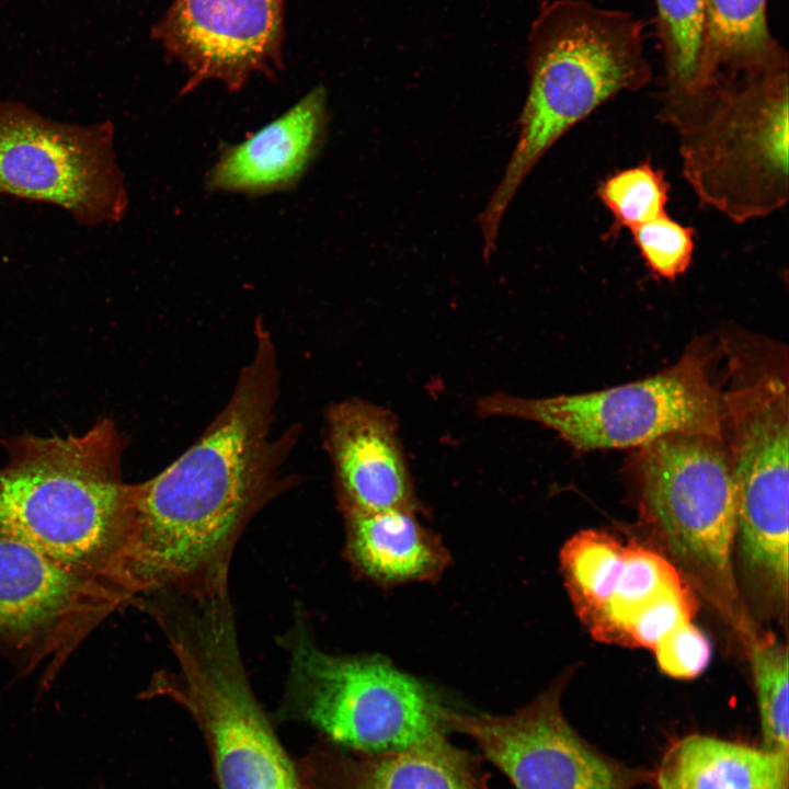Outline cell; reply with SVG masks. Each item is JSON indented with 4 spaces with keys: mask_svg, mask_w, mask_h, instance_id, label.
Returning <instances> with one entry per match:
<instances>
[{
    "mask_svg": "<svg viewBox=\"0 0 789 789\" xmlns=\"http://www.w3.org/2000/svg\"><path fill=\"white\" fill-rule=\"evenodd\" d=\"M281 369L259 318L254 348L230 398L199 437L155 477L136 483L140 598L228 593L231 558L253 517L288 489L283 468L299 425L274 434Z\"/></svg>",
    "mask_w": 789,
    "mask_h": 789,
    "instance_id": "obj_1",
    "label": "cell"
},
{
    "mask_svg": "<svg viewBox=\"0 0 789 789\" xmlns=\"http://www.w3.org/2000/svg\"><path fill=\"white\" fill-rule=\"evenodd\" d=\"M0 446V535L136 605V483L124 480L126 444L116 423L100 416L81 434L25 432Z\"/></svg>",
    "mask_w": 789,
    "mask_h": 789,
    "instance_id": "obj_2",
    "label": "cell"
},
{
    "mask_svg": "<svg viewBox=\"0 0 789 789\" xmlns=\"http://www.w3.org/2000/svg\"><path fill=\"white\" fill-rule=\"evenodd\" d=\"M137 607L158 624L175 662L153 676L148 693L191 716L218 788L305 789L250 685L229 594L190 598L157 592Z\"/></svg>",
    "mask_w": 789,
    "mask_h": 789,
    "instance_id": "obj_3",
    "label": "cell"
},
{
    "mask_svg": "<svg viewBox=\"0 0 789 789\" xmlns=\"http://www.w3.org/2000/svg\"><path fill=\"white\" fill-rule=\"evenodd\" d=\"M644 28L630 12L584 0H559L544 10L534 32L517 144L480 216L484 256L492 254L502 217L539 159L604 103L651 82Z\"/></svg>",
    "mask_w": 789,
    "mask_h": 789,
    "instance_id": "obj_4",
    "label": "cell"
},
{
    "mask_svg": "<svg viewBox=\"0 0 789 789\" xmlns=\"http://www.w3.org/2000/svg\"><path fill=\"white\" fill-rule=\"evenodd\" d=\"M789 66L721 80L660 108L700 203L742 224L789 198Z\"/></svg>",
    "mask_w": 789,
    "mask_h": 789,
    "instance_id": "obj_5",
    "label": "cell"
},
{
    "mask_svg": "<svg viewBox=\"0 0 789 789\" xmlns=\"http://www.w3.org/2000/svg\"><path fill=\"white\" fill-rule=\"evenodd\" d=\"M281 644L288 673L279 712L339 747L365 753L450 751L453 709L430 684L377 654L322 650L297 607Z\"/></svg>",
    "mask_w": 789,
    "mask_h": 789,
    "instance_id": "obj_6",
    "label": "cell"
},
{
    "mask_svg": "<svg viewBox=\"0 0 789 789\" xmlns=\"http://www.w3.org/2000/svg\"><path fill=\"white\" fill-rule=\"evenodd\" d=\"M722 387L723 439L745 564L769 584L788 580V355L758 335L729 332Z\"/></svg>",
    "mask_w": 789,
    "mask_h": 789,
    "instance_id": "obj_7",
    "label": "cell"
},
{
    "mask_svg": "<svg viewBox=\"0 0 789 789\" xmlns=\"http://www.w3.org/2000/svg\"><path fill=\"white\" fill-rule=\"evenodd\" d=\"M626 465L640 512L676 569L746 640L754 630L734 576L736 496L724 439L668 435L634 449Z\"/></svg>",
    "mask_w": 789,
    "mask_h": 789,
    "instance_id": "obj_8",
    "label": "cell"
},
{
    "mask_svg": "<svg viewBox=\"0 0 789 789\" xmlns=\"http://www.w3.org/2000/svg\"><path fill=\"white\" fill-rule=\"evenodd\" d=\"M714 350L691 343L672 366L624 385L576 395L482 397V418H512L557 433L576 453L638 449L673 434L723 439L722 386L713 376Z\"/></svg>",
    "mask_w": 789,
    "mask_h": 789,
    "instance_id": "obj_9",
    "label": "cell"
},
{
    "mask_svg": "<svg viewBox=\"0 0 789 789\" xmlns=\"http://www.w3.org/2000/svg\"><path fill=\"white\" fill-rule=\"evenodd\" d=\"M0 193L48 203L80 225L123 219L127 192L110 122H56L0 101Z\"/></svg>",
    "mask_w": 789,
    "mask_h": 789,
    "instance_id": "obj_10",
    "label": "cell"
},
{
    "mask_svg": "<svg viewBox=\"0 0 789 789\" xmlns=\"http://www.w3.org/2000/svg\"><path fill=\"white\" fill-rule=\"evenodd\" d=\"M132 599L0 535V656L53 683L88 638Z\"/></svg>",
    "mask_w": 789,
    "mask_h": 789,
    "instance_id": "obj_11",
    "label": "cell"
},
{
    "mask_svg": "<svg viewBox=\"0 0 789 789\" xmlns=\"http://www.w3.org/2000/svg\"><path fill=\"white\" fill-rule=\"evenodd\" d=\"M559 679L507 714L451 709V733L473 742L515 789H649L653 774L597 748L568 721Z\"/></svg>",
    "mask_w": 789,
    "mask_h": 789,
    "instance_id": "obj_12",
    "label": "cell"
},
{
    "mask_svg": "<svg viewBox=\"0 0 789 789\" xmlns=\"http://www.w3.org/2000/svg\"><path fill=\"white\" fill-rule=\"evenodd\" d=\"M285 0H172L151 30L187 72L182 93L208 80L239 91L282 69Z\"/></svg>",
    "mask_w": 789,
    "mask_h": 789,
    "instance_id": "obj_13",
    "label": "cell"
},
{
    "mask_svg": "<svg viewBox=\"0 0 789 789\" xmlns=\"http://www.w3.org/2000/svg\"><path fill=\"white\" fill-rule=\"evenodd\" d=\"M323 445L341 512L423 511L398 422L387 409L359 398L332 403Z\"/></svg>",
    "mask_w": 789,
    "mask_h": 789,
    "instance_id": "obj_14",
    "label": "cell"
},
{
    "mask_svg": "<svg viewBox=\"0 0 789 789\" xmlns=\"http://www.w3.org/2000/svg\"><path fill=\"white\" fill-rule=\"evenodd\" d=\"M327 108L325 89L317 87L252 136L225 148L207 175L208 190L263 195L295 186L321 147Z\"/></svg>",
    "mask_w": 789,
    "mask_h": 789,
    "instance_id": "obj_15",
    "label": "cell"
},
{
    "mask_svg": "<svg viewBox=\"0 0 789 789\" xmlns=\"http://www.w3.org/2000/svg\"><path fill=\"white\" fill-rule=\"evenodd\" d=\"M483 759L450 751L365 753L325 743L311 763L315 789H489Z\"/></svg>",
    "mask_w": 789,
    "mask_h": 789,
    "instance_id": "obj_16",
    "label": "cell"
},
{
    "mask_svg": "<svg viewBox=\"0 0 789 789\" xmlns=\"http://www.w3.org/2000/svg\"><path fill=\"white\" fill-rule=\"evenodd\" d=\"M341 513L344 556L359 576L377 585L435 581L450 562L439 537L419 522L415 512Z\"/></svg>",
    "mask_w": 789,
    "mask_h": 789,
    "instance_id": "obj_17",
    "label": "cell"
},
{
    "mask_svg": "<svg viewBox=\"0 0 789 789\" xmlns=\"http://www.w3.org/2000/svg\"><path fill=\"white\" fill-rule=\"evenodd\" d=\"M653 784L656 789H788L789 754L691 734L666 750Z\"/></svg>",
    "mask_w": 789,
    "mask_h": 789,
    "instance_id": "obj_18",
    "label": "cell"
},
{
    "mask_svg": "<svg viewBox=\"0 0 789 789\" xmlns=\"http://www.w3.org/2000/svg\"><path fill=\"white\" fill-rule=\"evenodd\" d=\"M784 66L788 54L769 31L767 0H704L698 73L687 96L721 80Z\"/></svg>",
    "mask_w": 789,
    "mask_h": 789,
    "instance_id": "obj_19",
    "label": "cell"
},
{
    "mask_svg": "<svg viewBox=\"0 0 789 789\" xmlns=\"http://www.w3.org/2000/svg\"><path fill=\"white\" fill-rule=\"evenodd\" d=\"M626 545L604 530L584 529L561 548L560 567L581 621L595 637L625 563Z\"/></svg>",
    "mask_w": 789,
    "mask_h": 789,
    "instance_id": "obj_20",
    "label": "cell"
},
{
    "mask_svg": "<svg viewBox=\"0 0 789 789\" xmlns=\"http://www.w3.org/2000/svg\"><path fill=\"white\" fill-rule=\"evenodd\" d=\"M664 58L662 105L685 99L695 84L704 35V0H655Z\"/></svg>",
    "mask_w": 789,
    "mask_h": 789,
    "instance_id": "obj_21",
    "label": "cell"
},
{
    "mask_svg": "<svg viewBox=\"0 0 789 789\" xmlns=\"http://www.w3.org/2000/svg\"><path fill=\"white\" fill-rule=\"evenodd\" d=\"M689 585L673 562L634 542L626 545L625 563L596 639L620 642L627 620L662 593Z\"/></svg>",
    "mask_w": 789,
    "mask_h": 789,
    "instance_id": "obj_22",
    "label": "cell"
},
{
    "mask_svg": "<svg viewBox=\"0 0 789 789\" xmlns=\"http://www.w3.org/2000/svg\"><path fill=\"white\" fill-rule=\"evenodd\" d=\"M752 663L763 746L789 754L788 650L771 636L746 640Z\"/></svg>",
    "mask_w": 789,
    "mask_h": 789,
    "instance_id": "obj_23",
    "label": "cell"
},
{
    "mask_svg": "<svg viewBox=\"0 0 789 789\" xmlns=\"http://www.w3.org/2000/svg\"><path fill=\"white\" fill-rule=\"evenodd\" d=\"M670 184L662 170L649 160L618 171L604 179L596 196L611 215L606 239L616 238L621 229L631 230L666 211Z\"/></svg>",
    "mask_w": 789,
    "mask_h": 789,
    "instance_id": "obj_24",
    "label": "cell"
},
{
    "mask_svg": "<svg viewBox=\"0 0 789 789\" xmlns=\"http://www.w3.org/2000/svg\"><path fill=\"white\" fill-rule=\"evenodd\" d=\"M630 232L647 267L656 278L674 281L690 266L695 231L671 218L667 213L631 229Z\"/></svg>",
    "mask_w": 789,
    "mask_h": 789,
    "instance_id": "obj_25",
    "label": "cell"
},
{
    "mask_svg": "<svg viewBox=\"0 0 789 789\" xmlns=\"http://www.w3.org/2000/svg\"><path fill=\"white\" fill-rule=\"evenodd\" d=\"M689 585L666 591L634 613L624 625L620 642L653 650L696 611Z\"/></svg>",
    "mask_w": 789,
    "mask_h": 789,
    "instance_id": "obj_26",
    "label": "cell"
},
{
    "mask_svg": "<svg viewBox=\"0 0 789 789\" xmlns=\"http://www.w3.org/2000/svg\"><path fill=\"white\" fill-rule=\"evenodd\" d=\"M659 667L678 679L699 676L709 665L710 640L691 620L678 626L653 649Z\"/></svg>",
    "mask_w": 789,
    "mask_h": 789,
    "instance_id": "obj_27",
    "label": "cell"
}]
</instances>
